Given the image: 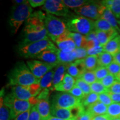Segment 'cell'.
<instances>
[{"label": "cell", "mask_w": 120, "mask_h": 120, "mask_svg": "<svg viewBox=\"0 0 120 120\" xmlns=\"http://www.w3.org/2000/svg\"><path fill=\"white\" fill-rule=\"evenodd\" d=\"M91 92L98 94L108 92V89L102 85L100 81H96L91 85Z\"/></svg>", "instance_id": "cell-35"}, {"label": "cell", "mask_w": 120, "mask_h": 120, "mask_svg": "<svg viewBox=\"0 0 120 120\" xmlns=\"http://www.w3.org/2000/svg\"><path fill=\"white\" fill-rule=\"evenodd\" d=\"M54 43L49 37L41 41L29 44L19 45V53L21 57L25 58H34L38 54L47 49H57Z\"/></svg>", "instance_id": "cell-5"}, {"label": "cell", "mask_w": 120, "mask_h": 120, "mask_svg": "<svg viewBox=\"0 0 120 120\" xmlns=\"http://www.w3.org/2000/svg\"><path fill=\"white\" fill-rule=\"evenodd\" d=\"M67 28L71 32H76L86 36L94 30V21L83 16L70 19L66 22Z\"/></svg>", "instance_id": "cell-6"}, {"label": "cell", "mask_w": 120, "mask_h": 120, "mask_svg": "<svg viewBox=\"0 0 120 120\" xmlns=\"http://www.w3.org/2000/svg\"><path fill=\"white\" fill-rule=\"evenodd\" d=\"M111 98L113 103H120V94H112L108 92Z\"/></svg>", "instance_id": "cell-52"}, {"label": "cell", "mask_w": 120, "mask_h": 120, "mask_svg": "<svg viewBox=\"0 0 120 120\" xmlns=\"http://www.w3.org/2000/svg\"><path fill=\"white\" fill-rule=\"evenodd\" d=\"M25 1L24 0H16V1H14V4H16V5H19V4H21L25 2Z\"/></svg>", "instance_id": "cell-56"}, {"label": "cell", "mask_w": 120, "mask_h": 120, "mask_svg": "<svg viewBox=\"0 0 120 120\" xmlns=\"http://www.w3.org/2000/svg\"><path fill=\"white\" fill-rule=\"evenodd\" d=\"M58 49H47L38 54L34 58L41 60L56 67L60 64L58 57Z\"/></svg>", "instance_id": "cell-14"}, {"label": "cell", "mask_w": 120, "mask_h": 120, "mask_svg": "<svg viewBox=\"0 0 120 120\" xmlns=\"http://www.w3.org/2000/svg\"><path fill=\"white\" fill-rule=\"evenodd\" d=\"M32 13V8L29 1H25L23 4L13 7L9 23L12 32L16 34L25 21H26Z\"/></svg>", "instance_id": "cell-4"}, {"label": "cell", "mask_w": 120, "mask_h": 120, "mask_svg": "<svg viewBox=\"0 0 120 120\" xmlns=\"http://www.w3.org/2000/svg\"><path fill=\"white\" fill-rule=\"evenodd\" d=\"M68 93L72 94L73 96L77 97V98L80 99V100H82L84 98V97L85 96V94H84L83 91H82V90L80 88H79V87L75 85L73 86L71 91H70Z\"/></svg>", "instance_id": "cell-44"}, {"label": "cell", "mask_w": 120, "mask_h": 120, "mask_svg": "<svg viewBox=\"0 0 120 120\" xmlns=\"http://www.w3.org/2000/svg\"><path fill=\"white\" fill-rule=\"evenodd\" d=\"M79 79H83V81L90 84V85L97 81L94 71H86Z\"/></svg>", "instance_id": "cell-36"}, {"label": "cell", "mask_w": 120, "mask_h": 120, "mask_svg": "<svg viewBox=\"0 0 120 120\" xmlns=\"http://www.w3.org/2000/svg\"><path fill=\"white\" fill-rule=\"evenodd\" d=\"M113 30L111 25L104 19L101 18L94 21V31H109Z\"/></svg>", "instance_id": "cell-27"}, {"label": "cell", "mask_w": 120, "mask_h": 120, "mask_svg": "<svg viewBox=\"0 0 120 120\" xmlns=\"http://www.w3.org/2000/svg\"><path fill=\"white\" fill-rule=\"evenodd\" d=\"M57 54L60 64H69L77 60L75 49L71 52H64L58 49Z\"/></svg>", "instance_id": "cell-22"}, {"label": "cell", "mask_w": 120, "mask_h": 120, "mask_svg": "<svg viewBox=\"0 0 120 120\" xmlns=\"http://www.w3.org/2000/svg\"><path fill=\"white\" fill-rule=\"evenodd\" d=\"M11 120V111L6 106L4 102V98L1 96V106H0V120Z\"/></svg>", "instance_id": "cell-29"}, {"label": "cell", "mask_w": 120, "mask_h": 120, "mask_svg": "<svg viewBox=\"0 0 120 120\" xmlns=\"http://www.w3.org/2000/svg\"><path fill=\"white\" fill-rule=\"evenodd\" d=\"M28 1L31 6L34 8L43 6L46 2L45 0H29Z\"/></svg>", "instance_id": "cell-50"}, {"label": "cell", "mask_w": 120, "mask_h": 120, "mask_svg": "<svg viewBox=\"0 0 120 120\" xmlns=\"http://www.w3.org/2000/svg\"><path fill=\"white\" fill-rule=\"evenodd\" d=\"M75 85L79 87L82 90L85 95L90 94L91 92V85L83 79H77L76 81V83H75Z\"/></svg>", "instance_id": "cell-37"}, {"label": "cell", "mask_w": 120, "mask_h": 120, "mask_svg": "<svg viewBox=\"0 0 120 120\" xmlns=\"http://www.w3.org/2000/svg\"><path fill=\"white\" fill-rule=\"evenodd\" d=\"M44 22L48 37L53 42H55L60 39L69 37L71 34L66 23L53 15L47 13Z\"/></svg>", "instance_id": "cell-3"}, {"label": "cell", "mask_w": 120, "mask_h": 120, "mask_svg": "<svg viewBox=\"0 0 120 120\" xmlns=\"http://www.w3.org/2000/svg\"><path fill=\"white\" fill-rule=\"evenodd\" d=\"M116 79L118 81H120V72L116 76Z\"/></svg>", "instance_id": "cell-57"}, {"label": "cell", "mask_w": 120, "mask_h": 120, "mask_svg": "<svg viewBox=\"0 0 120 120\" xmlns=\"http://www.w3.org/2000/svg\"><path fill=\"white\" fill-rule=\"evenodd\" d=\"M113 58L114 61L120 65V51L115 54V55H113Z\"/></svg>", "instance_id": "cell-54"}, {"label": "cell", "mask_w": 120, "mask_h": 120, "mask_svg": "<svg viewBox=\"0 0 120 120\" xmlns=\"http://www.w3.org/2000/svg\"><path fill=\"white\" fill-rule=\"evenodd\" d=\"M28 120H41V116L37 110L36 106H34L31 108Z\"/></svg>", "instance_id": "cell-45"}, {"label": "cell", "mask_w": 120, "mask_h": 120, "mask_svg": "<svg viewBox=\"0 0 120 120\" xmlns=\"http://www.w3.org/2000/svg\"><path fill=\"white\" fill-rule=\"evenodd\" d=\"M112 94H120V81L116 80L112 86L108 88V92Z\"/></svg>", "instance_id": "cell-47"}, {"label": "cell", "mask_w": 120, "mask_h": 120, "mask_svg": "<svg viewBox=\"0 0 120 120\" xmlns=\"http://www.w3.org/2000/svg\"></svg>", "instance_id": "cell-61"}, {"label": "cell", "mask_w": 120, "mask_h": 120, "mask_svg": "<svg viewBox=\"0 0 120 120\" xmlns=\"http://www.w3.org/2000/svg\"><path fill=\"white\" fill-rule=\"evenodd\" d=\"M26 64L31 72L38 79H41L46 73L55 68L53 66L40 60H30L27 61Z\"/></svg>", "instance_id": "cell-13"}, {"label": "cell", "mask_w": 120, "mask_h": 120, "mask_svg": "<svg viewBox=\"0 0 120 120\" xmlns=\"http://www.w3.org/2000/svg\"><path fill=\"white\" fill-rule=\"evenodd\" d=\"M93 118L94 117L85 109L77 117L76 120H92Z\"/></svg>", "instance_id": "cell-48"}, {"label": "cell", "mask_w": 120, "mask_h": 120, "mask_svg": "<svg viewBox=\"0 0 120 120\" xmlns=\"http://www.w3.org/2000/svg\"><path fill=\"white\" fill-rule=\"evenodd\" d=\"M106 8L102 5L101 1L97 2L96 1H90L87 4L75 9L74 11L78 15L96 21L101 19Z\"/></svg>", "instance_id": "cell-9"}, {"label": "cell", "mask_w": 120, "mask_h": 120, "mask_svg": "<svg viewBox=\"0 0 120 120\" xmlns=\"http://www.w3.org/2000/svg\"><path fill=\"white\" fill-rule=\"evenodd\" d=\"M116 80V76L111 74H109L106 77H105L104 79H103L100 81L102 83L103 86L108 89L112 86V85L115 83V82Z\"/></svg>", "instance_id": "cell-39"}, {"label": "cell", "mask_w": 120, "mask_h": 120, "mask_svg": "<svg viewBox=\"0 0 120 120\" xmlns=\"http://www.w3.org/2000/svg\"><path fill=\"white\" fill-rule=\"evenodd\" d=\"M9 83L15 86H30L40 83V79H37L31 72L27 65L23 62H18L9 73Z\"/></svg>", "instance_id": "cell-2"}, {"label": "cell", "mask_w": 120, "mask_h": 120, "mask_svg": "<svg viewBox=\"0 0 120 120\" xmlns=\"http://www.w3.org/2000/svg\"><path fill=\"white\" fill-rule=\"evenodd\" d=\"M112 118L109 117L107 114L100 116H97L94 117L92 120H112Z\"/></svg>", "instance_id": "cell-53"}, {"label": "cell", "mask_w": 120, "mask_h": 120, "mask_svg": "<svg viewBox=\"0 0 120 120\" xmlns=\"http://www.w3.org/2000/svg\"><path fill=\"white\" fill-rule=\"evenodd\" d=\"M119 32H120V31H119Z\"/></svg>", "instance_id": "cell-60"}, {"label": "cell", "mask_w": 120, "mask_h": 120, "mask_svg": "<svg viewBox=\"0 0 120 120\" xmlns=\"http://www.w3.org/2000/svg\"><path fill=\"white\" fill-rule=\"evenodd\" d=\"M85 36H86L87 42V49L100 45V42H99L98 39H97L95 31H92V32L87 34Z\"/></svg>", "instance_id": "cell-34"}, {"label": "cell", "mask_w": 120, "mask_h": 120, "mask_svg": "<svg viewBox=\"0 0 120 120\" xmlns=\"http://www.w3.org/2000/svg\"><path fill=\"white\" fill-rule=\"evenodd\" d=\"M81 101L83 107H87L90 105L98 101V94L91 92L90 94L85 95Z\"/></svg>", "instance_id": "cell-30"}, {"label": "cell", "mask_w": 120, "mask_h": 120, "mask_svg": "<svg viewBox=\"0 0 120 120\" xmlns=\"http://www.w3.org/2000/svg\"><path fill=\"white\" fill-rule=\"evenodd\" d=\"M107 115L112 118L120 117V103H112L107 106Z\"/></svg>", "instance_id": "cell-31"}, {"label": "cell", "mask_w": 120, "mask_h": 120, "mask_svg": "<svg viewBox=\"0 0 120 120\" xmlns=\"http://www.w3.org/2000/svg\"><path fill=\"white\" fill-rule=\"evenodd\" d=\"M85 110L83 106L72 109H66L51 106V116L64 120H76L77 117Z\"/></svg>", "instance_id": "cell-12"}, {"label": "cell", "mask_w": 120, "mask_h": 120, "mask_svg": "<svg viewBox=\"0 0 120 120\" xmlns=\"http://www.w3.org/2000/svg\"><path fill=\"white\" fill-rule=\"evenodd\" d=\"M101 19H103L106 20L111 25L112 27L115 29L118 32L120 31V28L118 25V19H116L115 15L113 14L109 8H105L104 12H103L102 15L101 16Z\"/></svg>", "instance_id": "cell-23"}, {"label": "cell", "mask_w": 120, "mask_h": 120, "mask_svg": "<svg viewBox=\"0 0 120 120\" xmlns=\"http://www.w3.org/2000/svg\"><path fill=\"white\" fill-rule=\"evenodd\" d=\"M87 71H94L98 65V56H88L83 59Z\"/></svg>", "instance_id": "cell-28"}, {"label": "cell", "mask_w": 120, "mask_h": 120, "mask_svg": "<svg viewBox=\"0 0 120 120\" xmlns=\"http://www.w3.org/2000/svg\"><path fill=\"white\" fill-rule=\"evenodd\" d=\"M42 9L47 13L57 16L67 17L70 13L68 7L60 0H47Z\"/></svg>", "instance_id": "cell-11"}, {"label": "cell", "mask_w": 120, "mask_h": 120, "mask_svg": "<svg viewBox=\"0 0 120 120\" xmlns=\"http://www.w3.org/2000/svg\"><path fill=\"white\" fill-rule=\"evenodd\" d=\"M49 90L48 88H45L41 90L40 94L37 96L39 100H49Z\"/></svg>", "instance_id": "cell-49"}, {"label": "cell", "mask_w": 120, "mask_h": 120, "mask_svg": "<svg viewBox=\"0 0 120 120\" xmlns=\"http://www.w3.org/2000/svg\"><path fill=\"white\" fill-rule=\"evenodd\" d=\"M46 15L41 11H34L31 14L26 21L22 32V40L19 45L36 42L49 37L44 22Z\"/></svg>", "instance_id": "cell-1"}, {"label": "cell", "mask_w": 120, "mask_h": 120, "mask_svg": "<svg viewBox=\"0 0 120 120\" xmlns=\"http://www.w3.org/2000/svg\"><path fill=\"white\" fill-rule=\"evenodd\" d=\"M98 101L101 102L107 106H109L113 103L112 99L108 92L98 94Z\"/></svg>", "instance_id": "cell-42"}, {"label": "cell", "mask_w": 120, "mask_h": 120, "mask_svg": "<svg viewBox=\"0 0 120 120\" xmlns=\"http://www.w3.org/2000/svg\"><path fill=\"white\" fill-rule=\"evenodd\" d=\"M41 90L40 83L30 86H15L12 90V94L19 100H29L32 97H37Z\"/></svg>", "instance_id": "cell-10"}, {"label": "cell", "mask_w": 120, "mask_h": 120, "mask_svg": "<svg viewBox=\"0 0 120 120\" xmlns=\"http://www.w3.org/2000/svg\"><path fill=\"white\" fill-rule=\"evenodd\" d=\"M118 25H119V27L120 28V19H118Z\"/></svg>", "instance_id": "cell-59"}, {"label": "cell", "mask_w": 120, "mask_h": 120, "mask_svg": "<svg viewBox=\"0 0 120 120\" xmlns=\"http://www.w3.org/2000/svg\"><path fill=\"white\" fill-rule=\"evenodd\" d=\"M36 106L41 116V120H47L51 116V106H50L49 100H39Z\"/></svg>", "instance_id": "cell-16"}, {"label": "cell", "mask_w": 120, "mask_h": 120, "mask_svg": "<svg viewBox=\"0 0 120 120\" xmlns=\"http://www.w3.org/2000/svg\"><path fill=\"white\" fill-rule=\"evenodd\" d=\"M4 102L11 111V119H14L19 114L30 110L34 106L30 100H22L16 98L12 93L4 98Z\"/></svg>", "instance_id": "cell-7"}, {"label": "cell", "mask_w": 120, "mask_h": 120, "mask_svg": "<svg viewBox=\"0 0 120 120\" xmlns=\"http://www.w3.org/2000/svg\"><path fill=\"white\" fill-rule=\"evenodd\" d=\"M67 64H60L55 67L56 69H55V72H54L53 86L51 88V90L54 87L57 85L63 80L64 76L66 74V72H67Z\"/></svg>", "instance_id": "cell-20"}, {"label": "cell", "mask_w": 120, "mask_h": 120, "mask_svg": "<svg viewBox=\"0 0 120 120\" xmlns=\"http://www.w3.org/2000/svg\"><path fill=\"white\" fill-rule=\"evenodd\" d=\"M54 72H55V70H51L40 79V85L42 90L45 89V88L51 90L53 86Z\"/></svg>", "instance_id": "cell-24"}, {"label": "cell", "mask_w": 120, "mask_h": 120, "mask_svg": "<svg viewBox=\"0 0 120 120\" xmlns=\"http://www.w3.org/2000/svg\"><path fill=\"white\" fill-rule=\"evenodd\" d=\"M95 32L100 45L102 46H105L109 41L118 34V31L115 29L109 31H95Z\"/></svg>", "instance_id": "cell-18"}, {"label": "cell", "mask_w": 120, "mask_h": 120, "mask_svg": "<svg viewBox=\"0 0 120 120\" xmlns=\"http://www.w3.org/2000/svg\"><path fill=\"white\" fill-rule=\"evenodd\" d=\"M86 71L83 59L77 60L73 62L67 64V73L74 78L79 79Z\"/></svg>", "instance_id": "cell-15"}, {"label": "cell", "mask_w": 120, "mask_h": 120, "mask_svg": "<svg viewBox=\"0 0 120 120\" xmlns=\"http://www.w3.org/2000/svg\"><path fill=\"white\" fill-rule=\"evenodd\" d=\"M94 71L97 81H101L109 74L107 68L105 67L98 66Z\"/></svg>", "instance_id": "cell-38"}, {"label": "cell", "mask_w": 120, "mask_h": 120, "mask_svg": "<svg viewBox=\"0 0 120 120\" xmlns=\"http://www.w3.org/2000/svg\"><path fill=\"white\" fill-rule=\"evenodd\" d=\"M104 52L111 54L113 56L120 51V34L114 37L103 46Z\"/></svg>", "instance_id": "cell-21"}, {"label": "cell", "mask_w": 120, "mask_h": 120, "mask_svg": "<svg viewBox=\"0 0 120 120\" xmlns=\"http://www.w3.org/2000/svg\"><path fill=\"white\" fill-rule=\"evenodd\" d=\"M58 49L64 52H71L76 49V45L73 40L70 37H67L55 42Z\"/></svg>", "instance_id": "cell-17"}, {"label": "cell", "mask_w": 120, "mask_h": 120, "mask_svg": "<svg viewBox=\"0 0 120 120\" xmlns=\"http://www.w3.org/2000/svg\"><path fill=\"white\" fill-rule=\"evenodd\" d=\"M83 106L80 99L68 92H60L55 94L52 100L51 106L61 109H72Z\"/></svg>", "instance_id": "cell-8"}, {"label": "cell", "mask_w": 120, "mask_h": 120, "mask_svg": "<svg viewBox=\"0 0 120 120\" xmlns=\"http://www.w3.org/2000/svg\"><path fill=\"white\" fill-rule=\"evenodd\" d=\"M69 37L73 40L77 48H86L87 46V42L86 36L83 34L76 32H71Z\"/></svg>", "instance_id": "cell-25"}, {"label": "cell", "mask_w": 120, "mask_h": 120, "mask_svg": "<svg viewBox=\"0 0 120 120\" xmlns=\"http://www.w3.org/2000/svg\"><path fill=\"white\" fill-rule=\"evenodd\" d=\"M89 1L86 0H62V2L68 8H74L75 10L83 6Z\"/></svg>", "instance_id": "cell-32"}, {"label": "cell", "mask_w": 120, "mask_h": 120, "mask_svg": "<svg viewBox=\"0 0 120 120\" xmlns=\"http://www.w3.org/2000/svg\"><path fill=\"white\" fill-rule=\"evenodd\" d=\"M47 120H64L61 119V118L56 117H55L53 116H51Z\"/></svg>", "instance_id": "cell-55"}, {"label": "cell", "mask_w": 120, "mask_h": 120, "mask_svg": "<svg viewBox=\"0 0 120 120\" xmlns=\"http://www.w3.org/2000/svg\"><path fill=\"white\" fill-rule=\"evenodd\" d=\"M77 56V60L84 59L88 56L87 49L86 48H76L75 49Z\"/></svg>", "instance_id": "cell-46"}, {"label": "cell", "mask_w": 120, "mask_h": 120, "mask_svg": "<svg viewBox=\"0 0 120 120\" xmlns=\"http://www.w3.org/2000/svg\"><path fill=\"white\" fill-rule=\"evenodd\" d=\"M106 68L109 71V74L113 75L115 76H116L120 72V65L115 61L108 66Z\"/></svg>", "instance_id": "cell-43"}, {"label": "cell", "mask_w": 120, "mask_h": 120, "mask_svg": "<svg viewBox=\"0 0 120 120\" xmlns=\"http://www.w3.org/2000/svg\"><path fill=\"white\" fill-rule=\"evenodd\" d=\"M112 120H120V117L113 118H112Z\"/></svg>", "instance_id": "cell-58"}, {"label": "cell", "mask_w": 120, "mask_h": 120, "mask_svg": "<svg viewBox=\"0 0 120 120\" xmlns=\"http://www.w3.org/2000/svg\"><path fill=\"white\" fill-rule=\"evenodd\" d=\"M30 111H31V109L19 114L16 118H14L13 120H28L30 116Z\"/></svg>", "instance_id": "cell-51"}, {"label": "cell", "mask_w": 120, "mask_h": 120, "mask_svg": "<svg viewBox=\"0 0 120 120\" xmlns=\"http://www.w3.org/2000/svg\"><path fill=\"white\" fill-rule=\"evenodd\" d=\"M75 85V83L67 82L62 80L60 83L54 87L52 90H56L57 91H60L61 92H69L72 89Z\"/></svg>", "instance_id": "cell-33"}, {"label": "cell", "mask_w": 120, "mask_h": 120, "mask_svg": "<svg viewBox=\"0 0 120 120\" xmlns=\"http://www.w3.org/2000/svg\"><path fill=\"white\" fill-rule=\"evenodd\" d=\"M87 49L88 56H98L100 54L104 52L103 46L101 45L94 46V47L90 48Z\"/></svg>", "instance_id": "cell-40"}, {"label": "cell", "mask_w": 120, "mask_h": 120, "mask_svg": "<svg viewBox=\"0 0 120 120\" xmlns=\"http://www.w3.org/2000/svg\"><path fill=\"white\" fill-rule=\"evenodd\" d=\"M109 9L117 19H120V0H114L113 3Z\"/></svg>", "instance_id": "cell-41"}, {"label": "cell", "mask_w": 120, "mask_h": 120, "mask_svg": "<svg viewBox=\"0 0 120 120\" xmlns=\"http://www.w3.org/2000/svg\"><path fill=\"white\" fill-rule=\"evenodd\" d=\"M86 111L94 117L97 116L106 115L107 111V106L101 102L97 101L87 107Z\"/></svg>", "instance_id": "cell-19"}, {"label": "cell", "mask_w": 120, "mask_h": 120, "mask_svg": "<svg viewBox=\"0 0 120 120\" xmlns=\"http://www.w3.org/2000/svg\"><path fill=\"white\" fill-rule=\"evenodd\" d=\"M114 61L113 56L107 52H103L98 56V66L107 67Z\"/></svg>", "instance_id": "cell-26"}]
</instances>
